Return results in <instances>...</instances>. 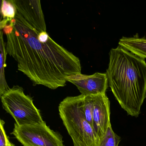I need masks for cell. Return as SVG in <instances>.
Segmentation results:
<instances>
[{
  "label": "cell",
  "instance_id": "obj_1",
  "mask_svg": "<svg viewBox=\"0 0 146 146\" xmlns=\"http://www.w3.org/2000/svg\"><path fill=\"white\" fill-rule=\"evenodd\" d=\"M7 52L19 70L32 81L55 90L66 85V78L81 73L80 60L54 41L46 31L39 32L18 12L2 29Z\"/></svg>",
  "mask_w": 146,
  "mask_h": 146
},
{
  "label": "cell",
  "instance_id": "obj_2",
  "mask_svg": "<svg viewBox=\"0 0 146 146\" xmlns=\"http://www.w3.org/2000/svg\"><path fill=\"white\" fill-rule=\"evenodd\" d=\"M106 74L108 85L120 106L128 115L138 117L146 98L145 59L119 45L109 53Z\"/></svg>",
  "mask_w": 146,
  "mask_h": 146
},
{
  "label": "cell",
  "instance_id": "obj_3",
  "mask_svg": "<svg viewBox=\"0 0 146 146\" xmlns=\"http://www.w3.org/2000/svg\"><path fill=\"white\" fill-rule=\"evenodd\" d=\"M82 101V94L65 98L58 107L60 118L74 146H99L100 141L85 118Z\"/></svg>",
  "mask_w": 146,
  "mask_h": 146
},
{
  "label": "cell",
  "instance_id": "obj_4",
  "mask_svg": "<svg viewBox=\"0 0 146 146\" xmlns=\"http://www.w3.org/2000/svg\"><path fill=\"white\" fill-rule=\"evenodd\" d=\"M1 98L3 108L12 116L18 125L35 124L43 121L33 99L25 94L22 87L13 86Z\"/></svg>",
  "mask_w": 146,
  "mask_h": 146
},
{
  "label": "cell",
  "instance_id": "obj_5",
  "mask_svg": "<svg viewBox=\"0 0 146 146\" xmlns=\"http://www.w3.org/2000/svg\"><path fill=\"white\" fill-rule=\"evenodd\" d=\"M11 134L24 146H64L61 135L44 121L29 125L15 123Z\"/></svg>",
  "mask_w": 146,
  "mask_h": 146
},
{
  "label": "cell",
  "instance_id": "obj_6",
  "mask_svg": "<svg viewBox=\"0 0 146 146\" xmlns=\"http://www.w3.org/2000/svg\"><path fill=\"white\" fill-rule=\"evenodd\" d=\"M66 80L76 86L84 96L106 94L108 88L106 73L96 72L92 75L78 73L67 77Z\"/></svg>",
  "mask_w": 146,
  "mask_h": 146
},
{
  "label": "cell",
  "instance_id": "obj_7",
  "mask_svg": "<svg viewBox=\"0 0 146 146\" xmlns=\"http://www.w3.org/2000/svg\"><path fill=\"white\" fill-rule=\"evenodd\" d=\"M110 114V101L106 94L94 95L92 126L100 141L111 125Z\"/></svg>",
  "mask_w": 146,
  "mask_h": 146
},
{
  "label": "cell",
  "instance_id": "obj_8",
  "mask_svg": "<svg viewBox=\"0 0 146 146\" xmlns=\"http://www.w3.org/2000/svg\"><path fill=\"white\" fill-rule=\"evenodd\" d=\"M17 11L39 32L46 31L44 14L39 0H13Z\"/></svg>",
  "mask_w": 146,
  "mask_h": 146
},
{
  "label": "cell",
  "instance_id": "obj_9",
  "mask_svg": "<svg viewBox=\"0 0 146 146\" xmlns=\"http://www.w3.org/2000/svg\"><path fill=\"white\" fill-rule=\"evenodd\" d=\"M119 45L137 56L146 58V38L145 37H139L137 34L133 37L123 36L119 40Z\"/></svg>",
  "mask_w": 146,
  "mask_h": 146
},
{
  "label": "cell",
  "instance_id": "obj_10",
  "mask_svg": "<svg viewBox=\"0 0 146 146\" xmlns=\"http://www.w3.org/2000/svg\"><path fill=\"white\" fill-rule=\"evenodd\" d=\"M0 41H1V64H0V96L8 91L11 88H9L5 77V67H6L7 52L5 43L3 37V31L1 30L0 33Z\"/></svg>",
  "mask_w": 146,
  "mask_h": 146
},
{
  "label": "cell",
  "instance_id": "obj_11",
  "mask_svg": "<svg viewBox=\"0 0 146 146\" xmlns=\"http://www.w3.org/2000/svg\"><path fill=\"white\" fill-rule=\"evenodd\" d=\"M17 11L13 0H2L1 13L3 19L1 21V25L5 26L9 22L15 18Z\"/></svg>",
  "mask_w": 146,
  "mask_h": 146
},
{
  "label": "cell",
  "instance_id": "obj_12",
  "mask_svg": "<svg viewBox=\"0 0 146 146\" xmlns=\"http://www.w3.org/2000/svg\"><path fill=\"white\" fill-rule=\"evenodd\" d=\"M120 141L121 137L113 131L111 125L100 141L99 146H119Z\"/></svg>",
  "mask_w": 146,
  "mask_h": 146
},
{
  "label": "cell",
  "instance_id": "obj_13",
  "mask_svg": "<svg viewBox=\"0 0 146 146\" xmlns=\"http://www.w3.org/2000/svg\"><path fill=\"white\" fill-rule=\"evenodd\" d=\"M5 124V121L2 119H1L0 120V129H1L0 146H8V144L10 142L4 128Z\"/></svg>",
  "mask_w": 146,
  "mask_h": 146
},
{
  "label": "cell",
  "instance_id": "obj_14",
  "mask_svg": "<svg viewBox=\"0 0 146 146\" xmlns=\"http://www.w3.org/2000/svg\"><path fill=\"white\" fill-rule=\"evenodd\" d=\"M8 146H16L15 144H13V143H12L11 142H9V144H8Z\"/></svg>",
  "mask_w": 146,
  "mask_h": 146
}]
</instances>
